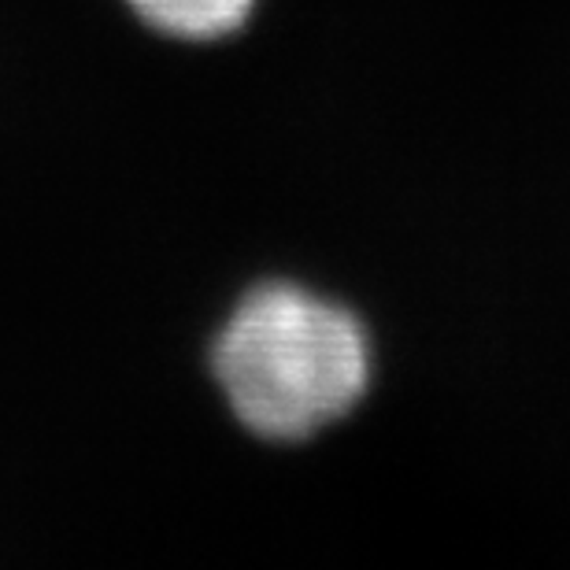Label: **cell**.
<instances>
[{
  "instance_id": "6da1fadb",
  "label": "cell",
  "mask_w": 570,
  "mask_h": 570,
  "mask_svg": "<svg viewBox=\"0 0 570 570\" xmlns=\"http://www.w3.org/2000/svg\"><path fill=\"white\" fill-rule=\"evenodd\" d=\"M215 379L253 433L304 441L356 407L371 379V352L345 307L275 285L248 296L226 323Z\"/></svg>"
},
{
  "instance_id": "7a4b0ae2",
  "label": "cell",
  "mask_w": 570,
  "mask_h": 570,
  "mask_svg": "<svg viewBox=\"0 0 570 570\" xmlns=\"http://www.w3.org/2000/svg\"><path fill=\"white\" fill-rule=\"evenodd\" d=\"M141 19L175 38H219L245 22L253 0H130Z\"/></svg>"
}]
</instances>
